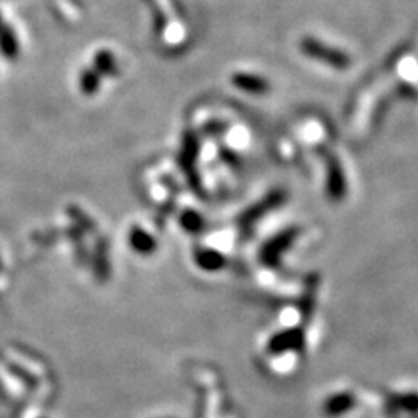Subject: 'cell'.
<instances>
[{"instance_id": "6da1fadb", "label": "cell", "mask_w": 418, "mask_h": 418, "mask_svg": "<svg viewBox=\"0 0 418 418\" xmlns=\"http://www.w3.org/2000/svg\"><path fill=\"white\" fill-rule=\"evenodd\" d=\"M131 246L138 253H152V249L155 248V242L152 239V236H148L142 229H132Z\"/></svg>"}, {"instance_id": "3957f363", "label": "cell", "mask_w": 418, "mask_h": 418, "mask_svg": "<svg viewBox=\"0 0 418 418\" xmlns=\"http://www.w3.org/2000/svg\"><path fill=\"white\" fill-rule=\"evenodd\" d=\"M100 88V73L95 70H85L80 75V89L88 95H93Z\"/></svg>"}, {"instance_id": "7a4b0ae2", "label": "cell", "mask_w": 418, "mask_h": 418, "mask_svg": "<svg viewBox=\"0 0 418 418\" xmlns=\"http://www.w3.org/2000/svg\"><path fill=\"white\" fill-rule=\"evenodd\" d=\"M0 49L7 58H16L18 54V41L16 35L11 32L7 26L0 28Z\"/></svg>"}, {"instance_id": "277c9868", "label": "cell", "mask_w": 418, "mask_h": 418, "mask_svg": "<svg viewBox=\"0 0 418 418\" xmlns=\"http://www.w3.org/2000/svg\"><path fill=\"white\" fill-rule=\"evenodd\" d=\"M95 63H96L98 73H117V65H115V60H113L112 54H108V53L96 54Z\"/></svg>"}, {"instance_id": "5b68a950", "label": "cell", "mask_w": 418, "mask_h": 418, "mask_svg": "<svg viewBox=\"0 0 418 418\" xmlns=\"http://www.w3.org/2000/svg\"><path fill=\"white\" fill-rule=\"evenodd\" d=\"M0 28H2V19H0Z\"/></svg>"}]
</instances>
